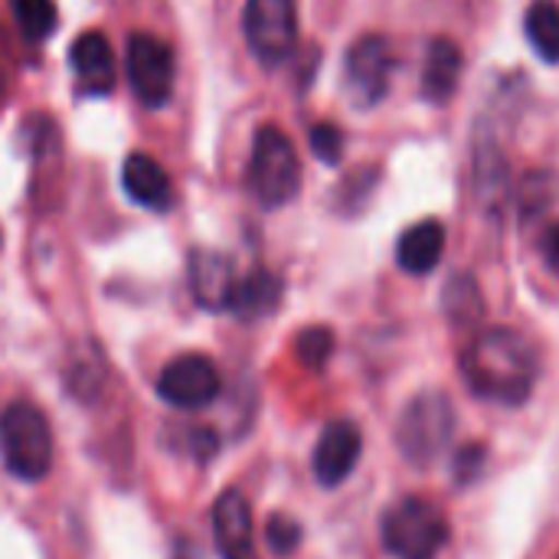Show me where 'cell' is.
<instances>
[{"label": "cell", "mask_w": 559, "mask_h": 559, "mask_svg": "<svg viewBox=\"0 0 559 559\" xmlns=\"http://www.w3.org/2000/svg\"><path fill=\"white\" fill-rule=\"evenodd\" d=\"M265 540H269V547H272L278 557H288V554H295V547L301 544V527H298L292 518L275 514V518H269V524H265Z\"/></svg>", "instance_id": "7402d4cb"}, {"label": "cell", "mask_w": 559, "mask_h": 559, "mask_svg": "<svg viewBox=\"0 0 559 559\" xmlns=\"http://www.w3.org/2000/svg\"><path fill=\"white\" fill-rule=\"evenodd\" d=\"M0 459L3 468L33 485L43 481L52 468V429L39 406L10 403L0 413Z\"/></svg>", "instance_id": "7a4b0ae2"}, {"label": "cell", "mask_w": 559, "mask_h": 559, "mask_svg": "<svg viewBox=\"0 0 559 559\" xmlns=\"http://www.w3.org/2000/svg\"><path fill=\"white\" fill-rule=\"evenodd\" d=\"M311 151L324 164H337L341 154H344V134H341V128H334L331 121H318L311 128Z\"/></svg>", "instance_id": "603a6c76"}, {"label": "cell", "mask_w": 559, "mask_h": 559, "mask_svg": "<svg viewBox=\"0 0 559 559\" xmlns=\"http://www.w3.org/2000/svg\"><path fill=\"white\" fill-rule=\"evenodd\" d=\"M360 452H364V436H360L357 423H350V419L328 423L321 439H318V445H314V455H311L314 478L324 488L344 485L350 478V472L357 468Z\"/></svg>", "instance_id": "30bf717a"}, {"label": "cell", "mask_w": 559, "mask_h": 559, "mask_svg": "<svg viewBox=\"0 0 559 559\" xmlns=\"http://www.w3.org/2000/svg\"><path fill=\"white\" fill-rule=\"evenodd\" d=\"M295 354L308 370H321L334 354V334L328 328H308L295 341Z\"/></svg>", "instance_id": "44dd1931"}, {"label": "cell", "mask_w": 559, "mask_h": 559, "mask_svg": "<svg viewBox=\"0 0 559 559\" xmlns=\"http://www.w3.org/2000/svg\"><path fill=\"white\" fill-rule=\"evenodd\" d=\"M157 396L174 409H203L219 396V370L203 354H180L160 370Z\"/></svg>", "instance_id": "9c48e42d"}, {"label": "cell", "mask_w": 559, "mask_h": 559, "mask_svg": "<svg viewBox=\"0 0 559 559\" xmlns=\"http://www.w3.org/2000/svg\"><path fill=\"white\" fill-rule=\"evenodd\" d=\"M242 33L262 66H278L295 52L298 10L295 0H246Z\"/></svg>", "instance_id": "52a82bcc"}, {"label": "cell", "mask_w": 559, "mask_h": 559, "mask_svg": "<svg viewBox=\"0 0 559 559\" xmlns=\"http://www.w3.org/2000/svg\"><path fill=\"white\" fill-rule=\"evenodd\" d=\"M121 183H124V193L151 210V213H164L174 206V183H170V174L144 151H134L124 157V167H121Z\"/></svg>", "instance_id": "5bb4252c"}, {"label": "cell", "mask_w": 559, "mask_h": 559, "mask_svg": "<svg viewBox=\"0 0 559 559\" xmlns=\"http://www.w3.org/2000/svg\"><path fill=\"white\" fill-rule=\"evenodd\" d=\"M393 75V49L386 36L367 33L360 36L344 59V85L357 108H373L386 98Z\"/></svg>", "instance_id": "ba28073f"}, {"label": "cell", "mask_w": 559, "mask_h": 559, "mask_svg": "<svg viewBox=\"0 0 559 559\" xmlns=\"http://www.w3.org/2000/svg\"><path fill=\"white\" fill-rule=\"evenodd\" d=\"M213 537L223 559H259L252 537V508L239 491H223L213 504Z\"/></svg>", "instance_id": "4fadbf2b"}, {"label": "cell", "mask_w": 559, "mask_h": 559, "mask_svg": "<svg viewBox=\"0 0 559 559\" xmlns=\"http://www.w3.org/2000/svg\"><path fill=\"white\" fill-rule=\"evenodd\" d=\"M459 75H462L459 46L452 39H432L423 66V98L432 105H445L459 88Z\"/></svg>", "instance_id": "2e32d148"}, {"label": "cell", "mask_w": 559, "mask_h": 559, "mask_svg": "<svg viewBox=\"0 0 559 559\" xmlns=\"http://www.w3.org/2000/svg\"><path fill=\"white\" fill-rule=\"evenodd\" d=\"M445 252V226L439 219L413 223L396 242V262L409 275H429Z\"/></svg>", "instance_id": "9a60e30c"}, {"label": "cell", "mask_w": 559, "mask_h": 559, "mask_svg": "<svg viewBox=\"0 0 559 559\" xmlns=\"http://www.w3.org/2000/svg\"><path fill=\"white\" fill-rule=\"evenodd\" d=\"M13 20L20 33L33 43H43L56 29V3L52 0H10Z\"/></svg>", "instance_id": "d6986e66"}, {"label": "cell", "mask_w": 559, "mask_h": 559, "mask_svg": "<svg viewBox=\"0 0 559 559\" xmlns=\"http://www.w3.org/2000/svg\"><path fill=\"white\" fill-rule=\"evenodd\" d=\"M462 373L478 400L524 406L537 383V354L524 334L511 328H488L465 347Z\"/></svg>", "instance_id": "6da1fadb"}, {"label": "cell", "mask_w": 559, "mask_h": 559, "mask_svg": "<svg viewBox=\"0 0 559 559\" xmlns=\"http://www.w3.org/2000/svg\"><path fill=\"white\" fill-rule=\"evenodd\" d=\"M524 33H527V43L531 49L557 66L559 62V3L554 0H534L527 7V16H524Z\"/></svg>", "instance_id": "e0dca14e"}, {"label": "cell", "mask_w": 559, "mask_h": 559, "mask_svg": "<svg viewBox=\"0 0 559 559\" xmlns=\"http://www.w3.org/2000/svg\"><path fill=\"white\" fill-rule=\"evenodd\" d=\"M187 275H190V292H193L200 308H206V311H229L233 308L239 278L233 272V262L223 252L193 249Z\"/></svg>", "instance_id": "7c38bea8"}, {"label": "cell", "mask_w": 559, "mask_h": 559, "mask_svg": "<svg viewBox=\"0 0 559 559\" xmlns=\"http://www.w3.org/2000/svg\"><path fill=\"white\" fill-rule=\"evenodd\" d=\"M124 72H128V85H131L134 98L147 108H160L174 95V79H177L174 49L151 33L128 36Z\"/></svg>", "instance_id": "8992f818"}, {"label": "cell", "mask_w": 559, "mask_h": 559, "mask_svg": "<svg viewBox=\"0 0 559 559\" xmlns=\"http://www.w3.org/2000/svg\"><path fill=\"white\" fill-rule=\"evenodd\" d=\"M386 554L396 559H439L449 547L452 527L449 518L426 498L396 501L380 524Z\"/></svg>", "instance_id": "5b68a950"}, {"label": "cell", "mask_w": 559, "mask_h": 559, "mask_svg": "<svg viewBox=\"0 0 559 559\" xmlns=\"http://www.w3.org/2000/svg\"><path fill=\"white\" fill-rule=\"evenodd\" d=\"M452 436H455V406L439 390H426L416 400H409L396 423V449L416 468H429L432 462H439Z\"/></svg>", "instance_id": "277c9868"}, {"label": "cell", "mask_w": 559, "mask_h": 559, "mask_svg": "<svg viewBox=\"0 0 559 559\" xmlns=\"http://www.w3.org/2000/svg\"><path fill=\"white\" fill-rule=\"evenodd\" d=\"M544 259L554 272H559V226H554L544 239Z\"/></svg>", "instance_id": "d4e9b609"}, {"label": "cell", "mask_w": 559, "mask_h": 559, "mask_svg": "<svg viewBox=\"0 0 559 559\" xmlns=\"http://www.w3.org/2000/svg\"><path fill=\"white\" fill-rule=\"evenodd\" d=\"M278 298H282V282L272 272L259 269L236 285V298L229 311H239L242 318H259L269 314L278 305Z\"/></svg>", "instance_id": "ac0fdd59"}, {"label": "cell", "mask_w": 559, "mask_h": 559, "mask_svg": "<svg viewBox=\"0 0 559 559\" xmlns=\"http://www.w3.org/2000/svg\"><path fill=\"white\" fill-rule=\"evenodd\" d=\"M445 311L452 314V321L459 324H468L481 314V295L475 288V282L468 275H459L449 282L445 288Z\"/></svg>", "instance_id": "ffe728a7"}, {"label": "cell", "mask_w": 559, "mask_h": 559, "mask_svg": "<svg viewBox=\"0 0 559 559\" xmlns=\"http://www.w3.org/2000/svg\"><path fill=\"white\" fill-rule=\"evenodd\" d=\"M481 468H485V449L481 445L459 449V455H455V478H459V485L475 481L481 475Z\"/></svg>", "instance_id": "cb8c5ba5"}, {"label": "cell", "mask_w": 559, "mask_h": 559, "mask_svg": "<svg viewBox=\"0 0 559 559\" xmlns=\"http://www.w3.org/2000/svg\"><path fill=\"white\" fill-rule=\"evenodd\" d=\"M249 190L265 210L292 203L301 190V160L292 138L278 124H262L252 138Z\"/></svg>", "instance_id": "3957f363"}, {"label": "cell", "mask_w": 559, "mask_h": 559, "mask_svg": "<svg viewBox=\"0 0 559 559\" xmlns=\"http://www.w3.org/2000/svg\"><path fill=\"white\" fill-rule=\"evenodd\" d=\"M69 66L75 72V92L85 98H105L115 88V52L105 33L88 29L75 36L69 49Z\"/></svg>", "instance_id": "8fae6325"}, {"label": "cell", "mask_w": 559, "mask_h": 559, "mask_svg": "<svg viewBox=\"0 0 559 559\" xmlns=\"http://www.w3.org/2000/svg\"><path fill=\"white\" fill-rule=\"evenodd\" d=\"M0 242H3V236H0Z\"/></svg>", "instance_id": "484cf974"}]
</instances>
